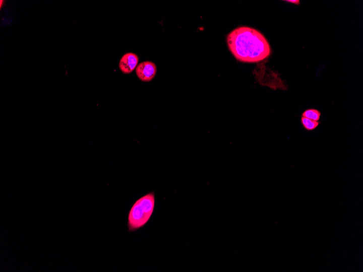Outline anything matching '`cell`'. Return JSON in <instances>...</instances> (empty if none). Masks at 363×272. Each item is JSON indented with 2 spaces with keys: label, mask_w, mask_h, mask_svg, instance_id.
<instances>
[{
  "label": "cell",
  "mask_w": 363,
  "mask_h": 272,
  "mask_svg": "<svg viewBox=\"0 0 363 272\" xmlns=\"http://www.w3.org/2000/svg\"><path fill=\"white\" fill-rule=\"evenodd\" d=\"M157 73V67L153 62L146 61L139 64L136 69L138 78L143 82H150L154 79Z\"/></svg>",
  "instance_id": "obj_3"
},
{
  "label": "cell",
  "mask_w": 363,
  "mask_h": 272,
  "mask_svg": "<svg viewBox=\"0 0 363 272\" xmlns=\"http://www.w3.org/2000/svg\"><path fill=\"white\" fill-rule=\"evenodd\" d=\"M139 62L138 55L134 53H127L122 57L119 64L120 71L125 74L131 73L137 66Z\"/></svg>",
  "instance_id": "obj_4"
},
{
  "label": "cell",
  "mask_w": 363,
  "mask_h": 272,
  "mask_svg": "<svg viewBox=\"0 0 363 272\" xmlns=\"http://www.w3.org/2000/svg\"><path fill=\"white\" fill-rule=\"evenodd\" d=\"M230 51L240 61L254 63L268 58L271 48L260 31L249 27L236 28L227 37Z\"/></svg>",
  "instance_id": "obj_1"
},
{
  "label": "cell",
  "mask_w": 363,
  "mask_h": 272,
  "mask_svg": "<svg viewBox=\"0 0 363 272\" xmlns=\"http://www.w3.org/2000/svg\"><path fill=\"white\" fill-rule=\"evenodd\" d=\"M301 123L304 127L307 130L312 131L316 129L319 125L318 121H314L310 118L302 116Z\"/></svg>",
  "instance_id": "obj_5"
},
{
  "label": "cell",
  "mask_w": 363,
  "mask_h": 272,
  "mask_svg": "<svg viewBox=\"0 0 363 272\" xmlns=\"http://www.w3.org/2000/svg\"><path fill=\"white\" fill-rule=\"evenodd\" d=\"M302 116L314 121H318L320 118L321 113L317 109H309L304 111Z\"/></svg>",
  "instance_id": "obj_6"
},
{
  "label": "cell",
  "mask_w": 363,
  "mask_h": 272,
  "mask_svg": "<svg viewBox=\"0 0 363 272\" xmlns=\"http://www.w3.org/2000/svg\"><path fill=\"white\" fill-rule=\"evenodd\" d=\"M155 200V193L152 192L138 199L132 206L128 215L130 232H136L147 224L154 212Z\"/></svg>",
  "instance_id": "obj_2"
},
{
  "label": "cell",
  "mask_w": 363,
  "mask_h": 272,
  "mask_svg": "<svg viewBox=\"0 0 363 272\" xmlns=\"http://www.w3.org/2000/svg\"><path fill=\"white\" fill-rule=\"evenodd\" d=\"M287 2L295 4L296 5L299 4V1H298V0H289V1H287Z\"/></svg>",
  "instance_id": "obj_7"
}]
</instances>
